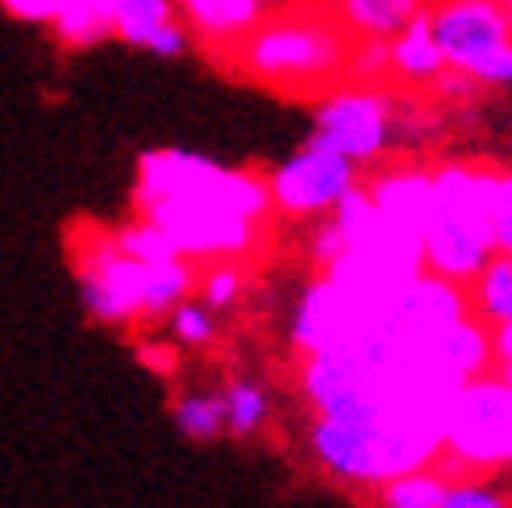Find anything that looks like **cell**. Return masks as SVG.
<instances>
[{
    "label": "cell",
    "mask_w": 512,
    "mask_h": 508,
    "mask_svg": "<svg viewBox=\"0 0 512 508\" xmlns=\"http://www.w3.org/2000/svg\"><path fill=\"white\" fill-rule=\"evenodd\" d=\"M354 38L342 30L329 5H292L267 13L246 42L234 46L225 67L242 80L284 92V96H325L346 84Z\"/></svg>",
    "instance_id": "1"
},
{
    "label": "cell",
    "mask_w": 512,
    "mask_h": 508,
    "mask_svg": "<svg viewBox=\"0 0 512 508\" xmlns=\"http://www.w3.org/2000/svg\"><path fill=\"white\" fill-rule=\"evenodd\" d=\"M167 196H200V200H213V205L238 213V217H250V221H263V225L275 217L267 175L250 171V167H225L209 155L179 150V146L146 150L138 159L134 209L142 213Z\"/></svg>",
    "instance_id": "2"
},
{
    "label": "cell",
    "mask_w": 512,
    "mask_h": 508,
    "mask_svg": "<svg viewBox=\"0 0 512 508\" xmlns=\"http://www.w3.org/2000/svg\"><path fill=\"white\" fill-rule=\"evenodd\" d=\"M309 454L329 479L371 492L392 484V479L429 471L446 459L442 446L400 434H375V429H350L325 417H313L309 425Z\"/></svg>",
    "instance_id": "3"
},
{
    "label": "cell",
    "mask_w": 512,
    "mask_h": 508,
    "mask_svg": "<svg viewBox=\"0 0 512 508\" xmlns=\"http://www.w3.org/2000/svg\"><path fill=\"white\" fill-rule=\"evenodd\" d=\"M446 471L488 475L512 467V384L492 371L458 392L446 421Z\"/></svg>",
    "instance_id": "4"
},
{
    "label": "cell",
    "mask_w": 512,
    "mask_h": 508,
    "mask_svg": "<svg viewBox=\"0 0 512 508\" xmlns=\"http://www.w3.org/2000/svg\"><path fill=\"white\" fill-rule=\"evenodd\" d=\"M396 113L400 96L396 88H371V84H338L313 105V134L309 142L338 150L358 167H375L388 159L396 142Z\"/></svg>",
    "instance_id": "5"
},
{
    "label": "cell",
    "mask_w": 512,
    "mask_h": 508,
    "mask_svg": "<svg viewBox=\"0 0 512 508\" xmlns=\"http://www.w3.org/2000/svg\"><path fill=\"white\" fill-rule=\"evenodd\" d=\"M429 17L450 71L483 88H512V21L500 0H433Z\"/></svg>",
    "instance_id": "6"
},
{
    "label": "cell",
    "mask_w": 512,
    "mask_h": 508,
    "mask_svg": "<svg viewBox=\"0 0 512 508\" xmlns=\"http://www.w3.org/2000/svg\"><path fill=\"white\" fill-rule=\"evenodd\" d=\"M138 217L155 221L159 230L179 246L188 263H242L246 254H254L263 246L267 225L263 221H250L238 217L213 200H200V196H167L155 200L150 209H142Z\"/></svg>",
    "instance_id": "7"
},
{
    "label": "cell",
    "mask_w": 512,
    "mask_h": 508,
    "mask_svg": "<svg viewBox=\"0 0 512 508\" xmlns=\"http://www.w3.org/2000/svg\"><path fill=\"white\" fill-rule=\"evenodd\" d=\"M71 254H75V275H80V300L96 321H105V325L146 321L150 267L130 259V254L117 246L113 230L84 225Z\"/></svg>",
    "instance_id": "8"
},
{
    "label": "cell",
    "mask_w": 512,
    "mask_h": 508,
    "mask_svg": "<svg viewBox=\"0 0 512 508\" xmlns=\"http://www.w3.org/2000/svg\"><path fill=\"white\" fill-rule=\"evenodd\" d=\"M275 213L288 221H325L334 209L363 184V167L350 163L338 150H325L317 142H304L296 155L275 163L267 171Z\"/></svg>",
    "instance_id": "9"
},
{
    "label": "cell",
    "mask_w": 512,
    "mask_h": 508,
    "mask_svg": "<svg viewBox=\"0 0 512 508\" xmlns=\"http://www.w3.org/2000/svg\"><path fill=\"white\" fill-rule=\"evenodd\" d=\"M375 205L388 213L392 221L408 225L425 238L429 221H433V209H438V184H433V167H421L413 159L404 163H383L371 180H367Z\"/></svg>",
    "instance_id": "10"
},
{
    "label": "cell",
    "mask_w": 512,
    "mask_h": 508,
    "mask_svg": "<svg viewBox=\"0 0 512 508\" xmlns=\"http://www.w3.org/2000/svg\"><path fill=\"white\" fill-rule=\"evenodd\" d=\"M175 5H179L184 25L192 30V38L221 63L234 55V46L246 42L267 17L259 0H175Z\"/></svg>",
    "instance_id": "11"
},
{
    "label": "cell",
    "mask_w": 512,
    "mask_h": 508,
    "mask_svg": "<svg viewBox=\"0 0 512 508\" xmlns=\"http://www.w3.org/2000/svg\"><path fill=\"white\" fill-rule=\"evenodd\" d=\"M117 5V38L142 46L159 59H179L192 46V30L179 17L175 0H113Z\"/></svg>",
    "instance_id": "12"
},
{
    "label": "cell",
    "mask_w": 512,
    "mask_h": 508,
    "mask_svg": "<svg viewBox=\"0 0 512 508\" xmlns=\"http://www.w3.org/2000/svg\"><path fill=\"white\" fill-rule=\"evenodd\" d=\"M446 71H450V63L442 55L438 34H433V17L425 9L404 34L392 38V88H400V92H429Z\"/></svg>",
    "instance_id": "13"
},
{
    "label": "cell",
    "mask_w": 512,
    "mask_h": 508,
    "mask_svg": "<svg viewBox=\"0 0 512 508\" xmlns=\"http://www.w3.org/2000/svg\"><path fill=\"white\" fill-rule=\"evenodd\" d=\"M433 0H329L350 38H396L413 25Z\"/></svg>",
    "instance_id": "14"
},
{
    "label": "cell",
    "mask_w": 512,
    "mask_h": 508,
    "mask_svg": "<svg viewBox=\"0 0 512 508\" xmlns=\"http://www.w3.org/2000/svg\"><path fill=\"white\" fill-rule=\"evenodd\" d=\"M50 34L67 50L100 46L105 38H117V5L113 0H63L59 17L50 21Z\"/></svg>",
    "instance_id": "15"
},
{
    "label": "cell",
    "mask_w": 512,
    "mask_h": 508,
    "mask_svg": "<svg viewBox=\"0 0 512 508\" xmlns=\"http://www.w3.org/2000/svg\"><path fill=\"white\" fill-rule=\"evenodd\" d=\"M175 429L192 442H213L229 434V417H225V396L221 392H184L171 404Z\"/></svg>",
    "instance_id": "16"
},
{
    "label": "cell",
    "mask_w": 512,
    "mask_h": 508,
    "mask_svg": "<svg viewBox=\"0 0 512 508\" xmlns=\"http://www.w3.org/2000/svg\"><path fill=\"white\" fill-rule=\"evenodd\" d=\"M471 309L492 329L512 321V254H496L471 288Z\"/></svg>",
    "instance_id": "17"
},
{
    "label": "cell",
    "mask_w": 512,
    "mask_h": 508,
    "mask_svg": "<svg viewBox=\"0 0 512 508\" xmlns=\"http://www.w3.org/2000/svg\"><path fill=\"white\" fill-rule=\"evenodd\" d=\"M446 492H450V479L438 467H429L375 488V508H442Z\"/></svg>",
    "instance_id": "18"
},
{
    "label": "cell",
    "mask_w": 512,
    "mask_h": 508,
    "mask_svg": "<svg viewBox=\"0 0 512 508\" xmlns=\"http://www.w3.org/2000/svg\"><path fill=\"white\" fill-rule=\"evenodd\" d=\"M196 288V263L175 259L163 267H150V284H146V321L150 317H171L179 304L192 300Z\"/></svg>",
    "instance_id": "19"
},
{
    "label": "cell",
    "mask_w": 512,
    "mask_h": 508,
    "mask_svg": "<svg viewBox=\"0 0 512 508\" xmlns=\"http://www.w3.org/2000/svg\"><path fill=\"white\" fill-rule=\"evenodd\" d=\"M225 417H229V434L234 438H254L271 417V400L254 379H229L225 384Z\"/></svg>",
    "instance_id": "20"
},
{
    "label": "cell",
    "mask_w": 512,
    "mask_h": 508,
    "mask_svg": "<svg viewBox=\"0 0 512 508\" xmlns=\"http://www.w3.org/2000/svg\"><path fill=\"white\" fill-rule=\"evenodd\" d=\"M113 238H117V246H121L125 254H130V259H138V263H146V267H163V263L184 259V254H179V246L159 230L155 221H146V217H134V221L117 225Z\"/></svg>",
    "instance_id": "21"
},
{
    "label": "cell",
    "mask_w": 512,
    "mask_h": 508,
    "mask_svg": "<svg viewBox=\"0 0 512 508\" xmlns=\"http://www.w3.org/2000/svg\"><path fill=\"white\" fill-rule=\"evenodd\" d=\"M346 80L371 84V88H392V42L388 38H354Z\"/></svg>",
    "instance_id": "22"
},
{
    "label": "cell",
    "mask_w": 512,
    "mask_h": 508,
    "mask_svg": "<svg viewBox=\"0 0 512 508\" xmlns=\"http://www.w3.org/2000/svg\"><path fill=\"white\" fill-rule=\"evenodd\" d=\"M171 338L179 346H192V350L217 342V317H213V309L204 300H184L171 313Z\"/></svg>",
    "instance_id": "23"
},
{
    "label": "cell",
    "mask_w": 512,
    "mask_h": 508,
    "mask_svg": "<svg viewBox=\"0 0 512 508\" xmlns=\"http://www.w3.org/2000/svg\"><path fill=\"white\" fill-rule=\"evenodd\" d=\"M242 296V271L238 263H213L209 271L200 275V300L209 304V309H229Z\"/></svg>",
    "instance_id": "24"
},
{
    "label": "cell",
    "mask_w": 512,
    "mask_h": 508,
    "mask_svg": "<svg viewBox=\"0 0 512 508\" xmlns=\"http://www.w3.org/2000/svg\"><path fill=\"white\" fill-rule=\"evenodd\" d=\"M483 92H488V88H483L479 80H471V75H463V71H446L442 80L429 88V96L438 100V105H446V109H454V105L467 109V105H475Z\"/></svg>",
    "instance_id": "25"
},
{
    "label": "cell",
    "mask_w": 512,
    "mask_h": 508,
    "mask_svg": "<svg viewBox=\"0 0 512 508\" xmlns=\"http://www.w3.org/2000/svg\"><path fill=\"white\" fill-rule=\"evenodd\" d=\"M350 250L346 234L338 230V221L334 217H325V221H313V234H309V254H313V263L325 271L329 263H338L342 254Z\"/></svg>",
    "instance_id": "26"
},
{
    "label": "cell",
    "mask_w": 512,
    "mask_h": 508,
    "mask_svg": "<svg viewBox=\"0 0 512 508\" xmlns=\"http://www.w3.org/2000/svg\"><path fill=\"white\" fill-rule=\"evenodd\" d=\"M442 508H508V500L496 492V488H488V484H450V492H446V504Z\"/></svg>",
    "instance_id": "27"
},
{
    "label": "cell",
    "mask_w": 512,
    "mask_h": 508,
    "mask_svg": "<svg viewBox=\"0 0 512 508\" xmlns=\"http://www.w3.org/2000/svg\"><path fill=\"white\" fill-rule=\"evenodd\" d=\"M0 5H5L9 17L25 21V25H50L59 17L63 0H0Z\"/></svg>",
    "instance_id": "28"
},
{
    "label": "cell",
    "mask_w": 512,
    "mask_h": 508,
    "mask_svg": "<svg viewBox=\"0 0 512 508\" xmlns=\"http://www.w3.org/2000/svg\"><path fill=\"white\" fill-rule=\"evenodd\" d=\"M496 254H512V167H504L500 205H496Z\"/></svg>",
    "instance_id": "29"
},
{
    "label": "cell",
    "mask_w": 512,
    "mask_h": 508,
    "mask_svg": "<svg viewBox=\"0 0 512 508\" xmlns=\"http://www.w3.org/2000/svg\"><path fill=\"white\" fill-rule=\"evenodd\" d=\"M492 334H496V371L500 367H512V321L496 325Z\"/></svg>",
    "instance_id": "30"
},
{
    "label": "cell",
    "mask_w": 512,
    "mask_h": 508,
    "mask_svg": "<svg viewBox=\"0 0 512 508\" xmlns=\"http://www.w3.org/2000/svg\"><path fill=\"white\" fill-rule=\"evenodd\" d=\"M259 5L267 9V13H284V9H292L296 0H259Z\"/></svg>",
    "instance_id": "31"
},
{
    "label": "cell",
    "mask_w": 512,
    "mask_h": 508,
    "mask_svg": "<svg viewBox=\"0 0 512 508\" xmlns=\"http://www.w3.org/2000/svg\"><path fill=\"white\" fill-rule=\"evenodd\" d=\"M500 9L508 13V21H512V0H500Z\"/></svg>",
    "instance_id": "32"
},
{
    "label": "cell",
    "mask_w": 512,
    "mask_h": 508,
    "mask_svg": "<svg viewBox=\"0 0 512 508\" xmlns=\"http://www.w3.org/2000/svg\"><path fill=\"white\" fill-rule=\"evenodd\" d=\"M500 375H504V379H508V384H512V367H500Z\"/></svg>",
    "instance_id": "33"
},
{
    "label": "cell",
    "mask_w": 512,
    "mask_h": 508,
    "mask_svg": "<svg viewBox=\"0 0 512 508\" xmlns=\"http://www.w3.org/2000/svg\"><path fill=\"white\" fill-rule=\"evenodd\" d=\"M317 5H329V0H317Z\"/></svg>",
    "instance_id": "34"
}]
</instances>
